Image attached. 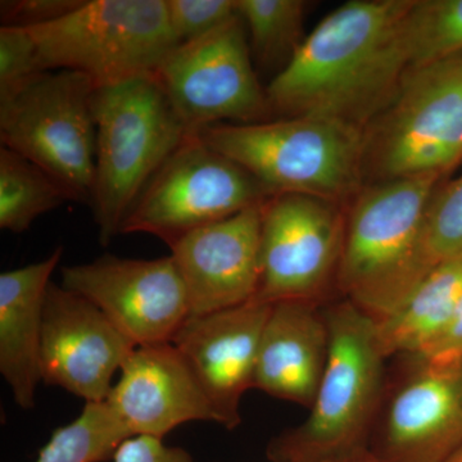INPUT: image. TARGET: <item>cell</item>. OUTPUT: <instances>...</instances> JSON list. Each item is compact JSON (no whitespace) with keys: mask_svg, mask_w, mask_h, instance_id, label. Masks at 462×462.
Returning a JSON list of instances; mask_svg holds the SVG:
<instances>
[{"mask_svg":"<svg viewBox=\"0 0 462 462\" xmlns=\"http://www.w3.org/2000/svg\"><path fill=\"white\" fill-rule=\"evenodd\" d=\"M413 0H349L322 18L266 88L273 114L364 133L410 71L403 23Z\"/></svg>","mask_w":462,"mask_h":462,"instance_id":"cell-1","label":"cell"},{"mask_svg":"<svg viewBox=\"0 0 462 462\" xmlns=\"http://www.w3.org/2000/svg\"><path fill=\"white\" fill-rule=\"evenodd\" d=\"M440 176L369 184L349 202L337 287L379 321L430 272L425 216Z\"/></svg>","mask_w":462,"mask_h":462,"instance_id":"cell-2","label":"cell"},{"mask_svg":"<svg viewBox=\"0 0 462 462\" xmlns=\"http://www.w3.org/2000/svg\"><path fill=\"white\" fill-rule=\"evenodd\" d=\"M276 194H300L346 206L364 188V133L312 117L216 124L196 133Z\"/></svg>","mask_w":462,"mask_h":462,"instance_id":"cell-3","label":"cell"},{"mask_svg":"<svg viewBox=\"0 0 462 462\" xmlns=\"http://www.w3.org/2000/svg\"><path fill=\"white\" fill-rule=\"evenodd\" d=\"M93 112L96 172L90 206L100 245H108L121 234L145 185L191 133L154 75L98 88Z\"/></svg>","mask_w":462,"mask_h":462,"instance_id":"cell-4","label":"cell"},{"mask_svg":"<svg viewBox=\"0 0 462 462\" xmlns=\"http://www.w3.org/2000/svg\"><path fill=\"white\" fill-rule=\"evenodd\" d=\"M325 312L327 366L307 420L275 438L273 462H327L348 454L366 433L382 393L383 355L376 320L349 300Z\"/></svg>","mask_w":462,"mask_h":462,"instance_id":"cell-5","label":"cell"},{"mask_svg":"<svg viewBox=\"0 0 462 462\" xmlns=\"http://www.w3.org/2000/svg\"><path fill=\"white\" fill-rule=\"evenodd\" d=\"M461 162L462 53L407 72L364 130V182L442 178Z\"/></svg>","mask_w":462,"mask_h":462,"instance_id":"cell-6","label":"cell"},{"mask_svg":"<svg viewBox=\"0 0 462 462\" xmlns=\"http://www.w3.org/2000/svg\"><path fill=\"white\" fill-rule=\"evenodd\" d=\"M27 29L44 71L80 72L97 89L154 75L178 45L166 0H84L71 14Z\"/></svg>","mask_w":462,"mask_h":462,"instance_id":"cell-7","label":"cell"},{"mask_svg":"<svg viewBox=\"0 0 462 462\" xmlns=\"http://www.w3.org/2000/svg\"><path fill=\"white\" fill-rule=\"evenodd\" d=\"M96 85L80 72L39 75L0 103V141L60 182L74 202L91 203L96 172Z\"/></svg>","mask_w":462,"mask_h":462,"instance_id":"cell-8","label":"cell"},{"mask_svg":"<svg viewBox=\"0 0 462 462\" xmlns=\"http://www.w3.org/2000/svg\"><path fill=\"white\" fill-rule=\"evenodd\" d=\"M269 197L251 173L191 133L145 185L121 234H149L170 247Z\"/></svg>","mask_w":462,"mask_h":462,"instance_id":"cell-9","label":"cell"},{"mask_svg":"<svg viewBox=\"0 0 462 462\" xmlns=\"http://www.w3.org/2000/svg\"><path fill=\"white\" fill-rule=\"evenodd\" d=\"M154 78L189 133L216 124L264 123L275 115L238 14L202 38L172 48Z\"/></svg>","mask_w":462,"mask_h":462,"instance_id":"cell-10","label":"cell"},{"mask_svg":"<svg viewBox=\"0 0 462 462\" xmlns=\"http://www.w3.org/2000/svg\"><path fill=\"white\" fill-rule=\"evenodd\" d=\"M345 206L300 194H276L261 208V278L254 302H318L337 270Z\"/></svg>","mask_w":462,"mask_h":462,"instance_id":"cell-11","label":"cell"},{"mask_svg":"<svg viewBox=\"0 0 462 462\" xmlns=\"http://www.w3.org/2000/svg\"><path fill=\"white\" fill-rule=\"evenodd\" d=\"M60 285L98 307L136 346L172 343L190 318L187 289L171 256L105 254L63 267Z\"/></svg>","mask_w":462,"mask_h":462,"instance_id":"cell-12","label":"cell"},{"mask_svg":"<svg viewBox=\"0 0 462 462\" xmlns=\"http://www.w3.org/2000/svg\"><path fill=\"white\" fill-rule=\"evenodd\" d=\"M135 345L87 298L51 282L42 316V382L105 402Z\"/></svg>","mask_w":462,"mask_h":462,"instance_id":"cell-13","label":"cell"},{"mask_svg":"<svg viewBox=\"0 0 462 462\" xmlns=\"http://www.w3.org/2000/svg\"><path fill=\"white\" fill-rule=\"evenodd\" d=\"M272 305L251 302L224 311L190 316L172 345L199 380L216 422L236 430L240 403L254 388L258 346Z\"/></svg>","mask_w":462,"mask_h":462,"instance_id":"cell-14","label":"cell"},{"mask_svg":"<svg viewBox=\"0 0 462 462\" xmlns=\"http://www.w3.org/2000/svg\"><path fill=\"white\" fill-rule=\"evenodd\" d=\"M263 203L191 231L170 245L187 289L190 316L224 311L256 297Z\"/></svg>","mask_w":462,"mask_h":462,"instance_id":"cell-15","label":"cell"},{"mask_svg":"<svg viewBox=\"0 0 462 462\" xmlns=\"http://www.w3.org/2000/svg\"><path fill=\"white\" fill-rule=\"evenodd\" d=\"M120 373L105 402L133 437L162 439L185 422H216L199 380L172 343L135 346Z\"/></svg>","mask_w":462,"mask_h":462,"instance_id":"cell-16","label":"cell"},{"mask_svg":"<svg viewBox=\"0 0 462 462\" xmlns=\"http://www.w3.org/2000/svg\"><path fill=\"white\" fill-rule=\"evenodd\" d=\"M418 360L385 413L389 462H447L462 448V363Z\"/></svg>","mask_w":462,"mask_h":462,"instance_id":"cell-17","label":"cell"},{"mask_svg":"<svg viewBox=\"0 0 462 462\" xmlns=\"http://www.w3.org/2000/svg\"><path fill=\"white\" fill-rule=\"evenodd\" d=\"M329 354V328L318 302L273 303L258 346L254 388L311 409Z\"/></svg>","mask_w":462,"mask_h":462,"instance_id":"cell-18","label":"cell"},{"mask_svg":"<svg viewBox=\"0 0 462 462\" xmlns=\"http://www.w3.org/2000/svg\"><path fill=\"white\" fill-rule=\"evenodd\" d=\"M62 247L51 256L0 275V373L23 410L35 407L42 382L41 346L45 297Z\"/></svg>","mask_w":462,"mask_h":462,"instance_id":"cell-19","label":"cell"},{"mask_svg":"<svg viewBox=\"0 0 462 462\" xmlns=\"http://www.w3.org/2000/svg\"><path fill=\"white\" fill-rule=\"evenodd\" d=\"M462 298V257L434 264L387 318L376 321L384 357H418L437 338Z\"/></svg>","mask_w":462,"mask_h":462,"instance_id":"cell-20","label":"cell"},{"mask_svg":"<svg viewBox=\"0 0 462 462\" xmlns=\"http://www.w3.org/2000/svg\"><path fill=\"white\" fill-rule=\"evenodd\" d=\"M66 202L69 191L32 161L0 149V227L14 234L30 229L36 218Z\"/></svg>","mask_w":462,"mask_h":462,"instance_id":"cell-21","label":"cell"},{"mask_svg":"<svg viewBox=\"0 0 462 462\" xmlns=\"http://www.w3.org/2000/svg\"><path fill=\"white\" fill-rule=\"evenodd\" d=\"M236 7L247 29L252 56L261 67H279L281 72L305 41L302 32L309 3L303 0H236Z\"/></svg>","mask_w":462,"mask_h":462,"instance_id":"cell-22","label":"cell"},{"mask_svg":"<svg viewBox=\"0 0 462 462\" xmlns=\"http://www.w3.org/2000/svg\"><path fill=\"white\" fill-rule=\"evenodd\" d=\"M130 437L107 403H85L78 419L54 431L36 462H105Z\"/></svg>","mask_w":462,"mask_h":462,"instance_id":"cell-23","label":"cell"},{"mask_svg":"<svg viewBox=\"0 0 462 462\" xmlns=\"http://www.w3.org/2000/svg\"><path fill=\"white\" fill-rule=\"evenodd\" d=\"M403 42L410 71L462 53V0H413Z\"/></svg>","mask_w":462,"mask_h":462,"instance_id":"cell-24","label":"cell"},{"mask_svg":"<svg viewBox=\"0 0 462 462\" xmlns=\"http://www.w3.org/2000/svg\"><path fill=\"white\" fill-rule=\"evenodd\" d=\"M424 247L431 264L462 257V173L436 188L425 216Z\"/></svg>","mask_w":462,"mask_h":462,"instance_id":"cell-25","label":"cell"},{"mask_svg":"<svg viewBox=\"0 0 462 462\" xmlns=\"http://www.w3.org/2000/svg\"><path fill=\"white\" fill-rule=\"evenodd\" d=\"M44 71L27 27H0V103L7 102Z\"/></svg>","mask_w":462,"mask_h":462,"instance_id":"cell-26","label":"cell"},{"mask_svg":"<svg viewBox=\"0 0 462 462\" xmlns=\"http://www.w3.org/2000/svg\"><path fill=\"white\" fill-rule=\"evenodd\" d=\"M176 44L202 38L236 14V0H166Z\"/></svg>","mask_w":462,"mask_h":462,"instance_id":"cell-27","label":"cell"},{"mask_svg":"<svg viewBox=\"0 0 462 462\" xmlns=\"http://www.w3.org/2000/svg\"><path fill=\"white\" fill-rule=\"evenodd\" d=\"M84 0H12L0 3L2 26L32 27L71 14Z\"/></svg>","mask_w":462,"mask_h":462,"instance_id":"cell-28","label":"cell"},{"mask_svg":"<svg viewBox=\"0 0 462 462\" xmlns=\"http://www.w3.org/2000/svg\"><path fill=\"white\" fill-rule=\"evenodd\" d=\"M114 462H194L187 449L166 446L160 438L134 436L118 447Z\"/></svg>","mask_w":462,"mask_h":462,"instance_id":"cell-29","label":"cell"},{"mask_svg":"<svg viewBox=\"0 0 462 462\" xmlns=\"http://www.w3.org/2000/svg\"><path fill=\"white\" fill-rule=\"evenodd\" d=\"M418 358L433 363H462V298L446 327Z\"/></svg>","mask_w":462,"mask_h":462,"instance_id":"cell-30","label":"cell"},{"mask_svg":"<svg viewBox=\"0 0 462 462\" xmlns=\"http://www.w3.org/2000/svg\"><path fill=\"white\" fill-rule=\"evenodd\" d=\"M447 462H462V448L458 449L457 452Z\"/></svg>","mask_w":462,"mask_h":462,"instance_id":"cell-31","label":"cell"},{"mask_svg":"<svg viewBox=\"0 0 462 462\" xmlns=\"http://www.w3.org/2000/svg\"><path fill=\"white\" fill-rule=\"evenodd\" d=\"M327 462H374V461L358 460V458H355V460H333V461H327Z\"/></svg>","mask_w":462,"mask_h":462,"instance_id":"cell-32","label":"cell"}]
</instances>
